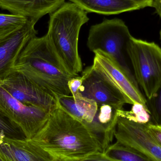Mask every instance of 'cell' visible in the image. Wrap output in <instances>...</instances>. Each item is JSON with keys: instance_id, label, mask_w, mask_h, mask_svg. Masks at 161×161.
Here are the masks:
<instances>
[{"instance_id": "obj_14", "label": "cell", "mask_w": 161, "mask_h": 161, "mask_svg": "<svg viewBox=\"0 0 161 161\" xmlns=\"http://www.w3.org/2000/svg\"><path fill=\"white\" fill-rule=\"evenodd\" d=\"M38 19H29L19 31L0 42V77L4 73L20 49L36 36L35 25Z\"/></svg>"}, {"instance_id": "obj_25", "label": "cell", "mask_w": 161, "mask_h": 161, "mask_svg": "<svg viewBox=\"0 0 161 161\" xmlns=\"http://www.w3.org/2000/svg\"><path fill=\"white\" fill-rule=\"evenodd\" d=\"M0 161H8L1 153H0Z\"/></svg>"}, {"instance_id": "obj_17", "label": "cell", "mask_w": 161, "mask_h": 161, "mask_svg": "<svg viewBox=\"0 0 161 161\" xmlns=\"http://www.w3.org/2000/svg\"><path fill=\"white\" fill-rule=\"evenodd\" d=\"M29 19L14 14L0 13V42L19 31Z\"/></svg>"}, {"instance_id": "obj_22", "label": "cell", "mask_w": 161, "mask_h": 161, "mask_svg": "<svg viewBox=\"0 0 161 161\" xmlns=\"http://www.w3.org/2000/svg\"><path fill=\"white\" fill-rule=\"evenodd\" d=\"M80 161H117L108 157L103 152L98 151L86 157Z\"/></svg>"}, {"instance_id": "obj_26", "label": "cell", "mask_w": 161, "mask_h": 161, "mask_svg": "<svg viewBox=\"0 0 161 161\" xmlns=\"http://www.w3.org/2000/svg\"><path fill=\"white\" fill-rule=\"evenodd\" d=\"M160 37H161V30L160 31Z\"/></svg>"}, {"instance_id": "obj_24", "label": "cell", "mask_w": 161, "mask_h": 161, "mask_svg": "<svg viewBox=\"0 0 161 161\" xmlns=\"http://www.w3.org/2000/svg\"><path fill=\"white\" fill-rule=\"evenodd\" d=\"M151 7L155 8L156 13L161 18V0H153Z\"/></svg>"}, {"instance_id": "obj_12", "label": "cell", "mask_w": 161, "mask_h": 161, "mask_svg": "<svg viewBox=\"0 0 161 161\" xmlns=\"http://www.w3.org/2000/svg\"><path fill=\"white\" fill-rule=\"evenodd\" d=\"M0 153L8 161H61L27 140L0 137Z\"/></svg>"}, {"instance_id": "obj_13", "label": "cell", "mask_w": 161, "mask_h": 161, "mask_svg": "<svg viewBox=\"0 0 161 161\" xmlns=\"http://www.w3.org/2000/svg\"><path fill=\"white\" fill-rule=\"evenodd\" d=\"M66 0H0V8L10 14L39 20L60 7Z\"/></svg>"}, {"instance_id": "obj_19", "label": "cell", "mask_w": 161, "mask_h": 161, "mask_svg": "<svg viewBox=\"0 0 161 161\" xmlns=\"http://www.w3.org/2000/svg\"><path fill=\"white\" fill-rule=\"evenodd\" d=\"M0 137L12 140H26L22 130L8 118L0 114Z\"/></svg>"}, {"instance_id": "obj_16", "label": "cell", "mask_w": 161, "mask_h": 161, "mask_svg": "<svg viewBox=\"0 0 161 161\" xmlns=\"http://www.w3.org/2000/svg\"><path fill=\"white\" fill-rule=\"evenodd\" d=\"M103 153L108 157L117 161H153L117 141L110 145Z\"/></svg>"}, {"instance_id": "obj_1", "label": "cell", "mask_w": 161, "mask_h": 161, "mask_svg": "<svg viewBox=\"0 0 161 161\" xmlns=\"http://www.w3.org/2000/svg\"><path fill=\"white\" fill-rule=\"evenodd\" d=\"M10 72L24 75L57 99L70 95L69 82L74 76L67 69L46 34L35 37L20 49L3 75Z\"/></svg>"}, {"instance_id": "obj_3", "label": "cell", "mask_w": 161, "mask_h": 161, "mask_svg": "<svg viewBox=\"0 0 161 161\" xmlns=\"http://www.w3.org/2000/svg\"><path fill=\"white\" fill-rule=\"evenodd\" d=\"M87 12L73 3H65L50 14L48 36L57 53L73 76L82 71L78 53L81 27L89 20Z\"/></svg>"}, {"instance_id": "obj_11", "label": "cell", "mask_w": 161, "mask_h": 161, "mask_svg": "<svg viewBox=\"0 0 161 161\" xmlns=\"http://www.w3.org/2000/svg\"><path fill=\"white\" fill-rule=\"evenodd\" d=\"M82 84L79 94L100 105H108L122 109L125 99L122 93L114 86L92 65L87 67L81 74Z\"/></svg>"}, {"instance_id": "obj_7", "label": "cell", "mask_w": 161, "mask_h": 161, "mask_svg": "<svg viewBox=\"0 0 161 161\" xmlns=\"http://www.w3.org/2000/svg\"><path fill=\"white\" fill-rule=\"evenodd\" d=\"M51 111L28 106L12 96L0 85V114L21 129L28 141H32L43 128Z\"/></svg>"}, {"instance_id": "obj_18", "label": "cell", "mask_w": 161, "mask_h": 161, "mask_svg": "<svg viewBox=\"0 0 161 161\" xmlns=\"http://www.w3.org/2000/svg\"><path fill=\"white\" fill-rule=\"evenodd\" d=\"M146 108L150 122L161 127V84L150 97L146 98Z\"/></svg>"}, {"instance_id": "obj_21", "label": "cell", "mask_w": 161, "mask_h": 161, "mask_svg": "<svg viewBox=\"0 0 161 161\" xmlns=\"http://www.w3.org/2000/svg\"><path fill=\"white\" fill-rule=\"evenodd\" d=\"M147 128L150 135L161 147V127L152 124L147 123Z\"/></svg>"}, {"instance_id": "obj_10", "label": "cell", "mask_w": 161, "mask_h": 161, "mask_svg": "<svg viewBox=\"0 0 161 161\" xmlns=\"http://www.w3.org/2000/svg\"><path fill=\"white\" fill-rule=\"evenodd\" d=\"M95 54L92 66L103 75L124 96L127 104L141 105L146 111V98L140 88L128 78L119 64L111 56L102 51ZM147 112V111H146Z\"/></svg>"}, {"instance_id": "obj_20", "label": "cell", "mask_w": 161, "mask_h": 161, "mask_svg": "<svg viewBox=\"0 0 161 161\" xmlns=\"http://www.w3.org/2000/svg\"><path fill=\"white\" fill-rule=\"evenodd\" d=\"M82 84L81 76H74L69 82V87L71 94L73 97H75L79 94V91Z\"/></svg>"}, {"instance_id": "obj_6", "label": "cell", "mask_w": 161, "mask_h": 161, "mask_svg": "<svg viewBox=\"0 0 161 161\" xmlns=\"http://www.w3.org/2000/svg\"><path fill=\"white\" fill-rule=\"evenodd\" d=\"M127 52L138 85L149 98L161 84V48L132 37Z\"/></svg>"}, {"instance_id": "obj_9", "label": "cell", "mask_w": 161, "mask_h": 161, "mask_svg": "<svg viewBox=\"0 0 161 161\" xmlns=\"http://www.w3.org/2000/svg\"><path fill=\"white\" fill-rule=\"evenodd\" d=\"M0 85L13 97L25 105L49 111L58 105L55 97L18 73H7L2 75Z\"/></svg>"}, {"instance_id": "obj_23", "label": "cell", "mask_w": 161, "mask_h": 161, "mask_svg": "<svg viewBox=\"0 0 161 161\" xmlns=\"http://www.w3.org/2000/svg\"><path fill=\"white\" fill-rule=\"evenodd\" d=\"M130 1L136 3L140 6L141 8H143L148 7H151L153 0H130Z\"/></svg>"}, {"instance_id": "obj_4", "label": "cell", "mask_w": 161, "mask_h": 161, "mask_svg": "<svg viewBox=\"0 0 161 161\" xmlns=\"http://www.w3.org/2000/svg\"><path fill=\"white\" fill-rule=\"evenodd\" d=\"M58 104L91 131L99 142L103 152L111 144L119 116L118 111L121 109L97 104L80 94L75 97H60L58 98Z\"/></svg>"}, {"instance_id": "obj_15", "label": "cell", "mask_w": 161, "mask_h": 161, "mask_svg": "<svg viewBox=\"0 0 161 161\" xmlns=\"http://www.w3.org/2000/svg\"><path fill=\"white\" fill-rule=\"evenodd\" d=\"M84 11L105 15H116L141 9L130 0H69Z\"/></svg>"}, {"instance_id": "obj_8", "label": "cell", "mask_w": 161, "mask_h": 161, "mask_svg": "<svg viewBox=\"0 0 161 161\" xmlns=\"http://www.w3.org/2000/svg\"><path fill=\"white\" fill-rule=\"evenodd\" d=\"M146 124L119 116L114 137L151 160L161 161V147L148 132Z\"/></svg>"}, {"instance_id": "obj_5", "label": "cell", "mask_w": 161, "mask_h": 161, "mask_svg": "<svg viewBox=\"0 0 161 161\" xmlns=\"http://www.w3.org/2000/svg\"><path fill=\"white\" fill-rule=\"evenodd\" d=\"M132 37L122 20L105 19L91 26L87 45L93 53L100 51L111 56L132 83L140 88L127 52L128 46Z\"/></svg>"}, {"instance_id": "obj_2", "label": "cell", "mask_w": 161, "mask_h": 161, "mask_svg": "<svg viewBox=\"0 0 161 161\" xmlns=\"http://www.w3.org/2000/svg\"><path fill=\"white\" fill-rule=\"evenodd\" d=\"M31 141L61 161H80L95 152H103L91 131L58 104L43 128Z\"/></svg>"}]
</instances>
